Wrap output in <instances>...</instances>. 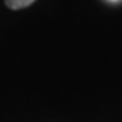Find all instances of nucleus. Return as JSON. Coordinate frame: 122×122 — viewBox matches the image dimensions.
Returning a JSON list of instances; mask_svg holds the SVG:
<instances>
[{
	"label": "nucleus",
	"mask_w": 122,
	"mask_h": 122,
	"mask_svg": "<svg viewBox=\"0 0 122 122\" xmlns=\"http://www.w3.org/2000/svg\"><path fill=\"white\" fill-rule=\"evenodd\" d=\"M35 0H5V4L10 9H21L31 5Z\"/></svg>",
	"instance_id": "1"
}]
</instances>
